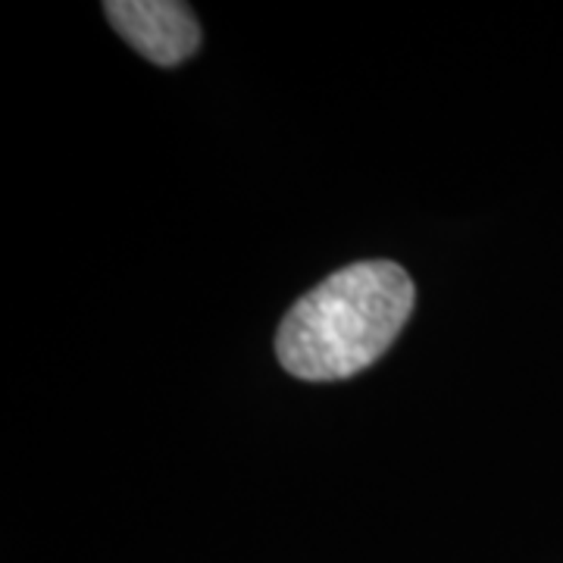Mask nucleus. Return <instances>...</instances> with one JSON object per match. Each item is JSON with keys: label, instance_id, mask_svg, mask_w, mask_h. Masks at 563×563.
Instances as JSON below:
<instances>
[{"label": "nucleus", "instance_id": "obj_2", "mask_svg": "<svg viewBox=\"0 0 563 563\" xmlns=\"http://www.w3.org/2000/svg\"><path fill=\"white\" fill-rule=\"evenodd\" d=\"M103 13L129 47L157 66H179L201 44L195 13L176 0H110Z\"/></svg>", "mask_w": 563, "mask_h": 563}, {"label": "nucleus", "instance_id": "obj_1", "mask_svg": "<svg viewBox=\"0 0 563 563\" xmlns=\"http://www.w3.org/2000/svg\"><path fill=\"white\" fill-rule=\"evenodd\" d=\"M413 303L417 288L404 266L351 263L288 307L276 332V357L303 383L351 379L395 344Z\"/></svg>", "mask_w": 563, "mask_h": 563}]
</instances>
